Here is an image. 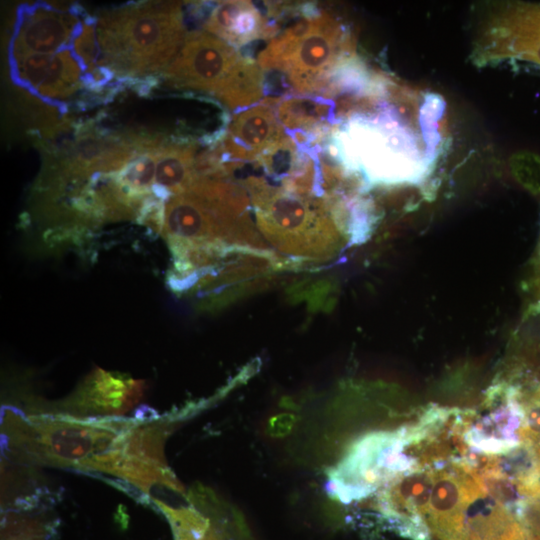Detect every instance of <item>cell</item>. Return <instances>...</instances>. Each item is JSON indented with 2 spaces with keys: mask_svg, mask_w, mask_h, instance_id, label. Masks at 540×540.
Masks as SVG:
<instances>
[{
  "mask_svg": "<svg viewBox=\"0 0 540 540\" xmlns=\"http://www.w3.org/2000/svg\"><path fill=\"white\" fill-rule=\"evenodd\" d=\"M138 418L23 417L5 410L2 430L11 453L28 462L102 472Z\"/></svg>",
  "mask_w": 540,
  "mask_h": 540,
  "instance_id": "obj_1",
  "label": "cell"
},
{
  "mask_svg": "<svg viewBox=\"0 0 540 540\" xmlns=\"http://www.w3.org/2000/svg\"><path fill=\"white\" fill-rule=\"evenodd\" d=\"M180 3L141 2L97 19L100 65L122 76L165 69L185 40Z\"/></svg>",
  "mask_w": 540,
  "mask_h": 540,
  "instance_id": "obj_2",
  "label": "cell"
},
{
  "mask_svg": "<svg viewBox=\"0 0 540 540\" xmlns=\"http://www.w3.org/2000/svg\"><path fill=\"white\" fill-rule=\"evenodd\" d=\"M163 75L172 85L210 93L231 109L250 106L264 93L258 62L208 32L187 34Z\"/></svg>",
  "mask_w": 540,
  "mask_h": 540,
  "instance_id": "obj_3",
  "label": "cell"
},
{
  "mask_svg": "<svg viewBox=\"0 0 540 540\" xmlns=\"http://www.w3.org/2000/svg\"><path fill=\"white\" fill-rule=\"evenodd\" d=\"M352 48L339 21L328 13L311 12L273 36L257 62L262 69L283 72L298 92L313 93L325 90Z\"/></svg>",
  "mask_w": 540,
  "mask_h": 540,
  "instance_id": "obj_4",
  "label": "cell"
},
{
  "mask_svg": "<svg viewBox=\"0 0 540 540\" xmlns=\"http://www.w3.org/2000/svg\"><path fill=\"white\" fill-rule=\"evenodd\" d=\"M383 117L356 116L335 131L332 149L346 166L362 169L371 179L391 181L421 173L431 158L422 154L419 143L405 122ZM417 173V172H416ZM418 174V173H417Z\"/></svg>",
  "mask_w": 540,
  "mask_h": 540,
  "instance_id": "obj_5",
  "label": "cell"
},
{
  "mask_svg": "<svg viewBox=\"0 0 540 540\" xmlns=\"http://www.w3.org/2000/svg\"><path fill=\"white\" fill-rule=\"evenodd\" d=\"M251 194L260 231L276 247L308 256L326 252L335 234L327 199L268 184Z\"/></svg>",
  "mask_w": 540,
  "mask_h": 540,
  "instance_id": "obj_6",
  "label": "cell"
},
{
  "mask_svg": "<svg viewBox=\"0 0 540 540\" xmlns=\"http://www.w3.org/2000/svg\"><path fill=\"white\" fill-rule=\"evenodd\" d=\"M83 14L78 5H72L69 11L45 3L20 6L10 44V59L53 54L68 47L81 23L78 16Z\"/></svg>",
  "mask_w": 540,
  "mask_h": 540,
  "instance_id": "obj_7",
  "label": "cell"
},
{
  "mask_svg": "<svg viewBox=\"0 0 540 540\" xmlns=\"http://www.w3.org/2000/svg\"><path fill=\"white\" fill-rule=\"evenodd\" d=\"M269 105H256L239 112L215 152L221 162H253L284 144L285 133Z\"/></svg>",
  "mask_w": 540,
  "mask_h": 540,
  "instance_id": "obj_8",
  "label": "cell"
},
{
  "mask_svg": "<svg viewBox=\"0 0 540 540\" xmlns=\"http://www.w3.org/2000/svg\"><path fill=\"white\" fill-rule=\"evenodd\" d=\"M10 63L17 84L58 106L82 84L83 70L69 46L53 54L12 58Z\"/></svg>",
  "mask_w": 540,
  "mask_h": 540,
  "instance_id": "obj_9",
  "label": "cell"
},
{
  "mask_svg": "<svg viewBox=\"0 0 540 540\" xmlns=\"http://www.w3.org/2000/svg\"><path fill=\"white\" fill-rule=\"evenodd\" d=\"M142 393L140 381L97 368L68 400L66 408L75 417H118L131 410Z\"/></svg>",
  "mask_w": 540,
  "mask_h": 540,
  "instance_id": "obj_10",
  "label": "cell"
},
{
  "mask_svg": "<svg viewBox=\"0 0 540 540\" xmlns=\"http://www.w3.org/2000/svg\"><path fill=\"white\" fill-rule=\"evenodd\" d=\"M163 233L172 247L213 245L225 240L223 229L211 209L189 193L168 199Z\"/></svg>",
  "mask_w": 540,
  "mask_h": 540,
  "instance_id": "obj_11",
  "label": "cell"
},
{
  "mask_svg": "<svg viewBox=\"0 0 540 540\" xmlns=\"http://www.w3.org/2000/svg\"><path fill=\"white\" fill-rule=\"evenodd\" d=\"M440 475L431 488L427 514L440 540H465V512L478 491L471 480Z\"/></svg>",
  "mask_w": 540,
  "mask_h": 540,
  "instance_id": "obj_12",
  "label": "cell"
},
{
  "mask_svg": "<svg viewBox=\"0 0 540 540\" xmlns=\"http://www.w3.org/2000/svg\"><path fill=\"white\" fill-rule=\"evenodd\" d=\"M205 30L234 46L272 38L276 28L249 1H223L210 12Z\"/></svg>",
  "mask_w": 540,
  "mask_h": 540,
  "instance_id": "obj_13",
  "label": "cell"
},
{
  "mask_svg": "<svg viewBox=\"0 0 540 540\" xmlns=\"http://www.w3.org/2000/svg\"><path fill=\"white\" fill-rule=\"evenodd\" d=\"M195 151L190 143L162 144L158 149L154 184L171 195L188 193L197 179Z\"/></svg>",
  "mask_w": 540,
  "mask_h": 540,
  "instance_id": "obj_14",
  "label": "cell"
},
{
  "mask_svg": "<svg viewBox=\"0 0 540 540\" xmlns=\"http://www.w3.org/2000/svg\"><path fill=\"white\" fill-rule=\"evenodd\" d=\"M331 109L325 99L289 98L280 103L276 114L285 128L317 132L320 125L326 124Z\"/></svg>",
  "mask_w": 540,
  "mask_h": 540,
  "instance_id": "obj_15",
  "label": "cell"
},
{
  "mask_svg": "<svg viewBox=\"0 0 540 540\" xmlns=\"http://www.w3.org/2000/svg\"><path fill=\"white\" fill-rule=\"evenodd\" d=\"M159 147L138 154L115 172L122 190L134 200L144 202L152 195Z\"/></svg>",
  "mask_w": 540,
  "mask_h": 540,
  "instance_id": "obj_16",
  "label": "cell"
},
{
  "mask_svg": "<svg viewBox=\"0 0 540 540\" xmlns=\"http://www.w3.org/2000/svg\"><path fill=\"white\" fill-rule=\"evenodd\" d=\"M96 25L97 20L85 14L69 44L82 70L87 71L86 74L92 73L101 66Z\"/></svg>",
  "mask_w": 540,
  "mask_h": 540,
  "instance_id": "obj_17",
  "label": "cell"
},
{
  "mask_svg": "<svg viewBox=\"0 0 540 540\" xmlns=\"http://www.w3.org/2000/svg\"><path fill=\"white\" fill-rule=\"evenodd\" d=\"M169 521L175 540H221L209 518L194 507L176 511Z\"/></svg>",
  "mask_w": 540,
  "mask_h": 540,
  "instance_id": "obj_18",
  "label": "cell"
},
{
  "mask_svg": "<svg viewBox=\"0 0 540 540\" xmlns=\"http://www.w3.org/2000/svg\"><path fill=\"white\" fill-rule=\"evenodd\" d=\"M48 536L47 526L39 520L16 514L2 520V540H47Z\"/></svg>",
  "mask_w": 540,
  "mask_h": 540,
  "instance_id": "obj_19",
  "label": "cell"
},
{
  "mask_svg": "<svg viewBox=\"0 0 540 540\" xmlns=\"http://www.w3.org/2000/svg\"><path fill=\"white\" fill-rule=\"evenodd\" d=\"M510 168L515 179L533 194H540V155L520 151L510 158Z\"/></svg>",
  "mask_w": 540,
  "mask_h": 540,
  "instance_id": "obj_20",
  "label": "cell"
}]
</instances>
